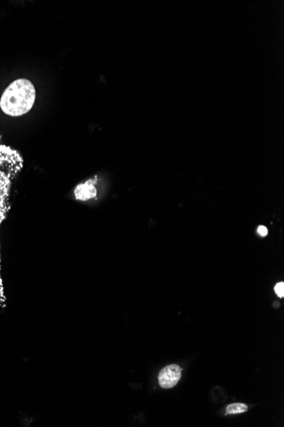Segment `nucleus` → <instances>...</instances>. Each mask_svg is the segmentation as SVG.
<instances>
[{
	"mask_svg": "<svg viewBox=\"0 0 284 427\" xmlns=\"http://www.w3.org/2000/svg\"><path fill=\"white\" fill-rule=\"evenodd\" d=\"M182 368L176 364H171L163 368L158 374V382L161 387L169 389L177 385L181 378Z\"/></svg>",
	"mask_w": 284,
	"mask_h": 427,
	"instance_id": "nucleus-2",
	"label": "nucleus"
},
{
	"mask_svg": "<svg viewBox=\"0 0 284 427\" xmlns=\"http://www.w3.org/2000/svg\"><path fill=\"white\" fill-rule=\"evenodd\" d=\"M247 410H248V406L243 403H233V404L228 405L226 407L227 414L244 413L247 412Z\"/></svg>",
	"mask_w": 284,
	"mask_h": 427,
	"instance_id": "nucleus-4",
	"label": "nucleus"
},
{
	"mask_svg": "<svg viewBox=\"0 0 284 427\" xmlns=\"http://www.w3.org/2000/svg\"><path fill=\"white\" fill-rule=\"evenodd\" d=\"M96 189L94 184V181L90 180L85 183V184H80L77 187L75 190V195L77 199L85 201L88 199H91L95 197L96 195Z\"/></svg>",
	"mask_w": 284,
	"mask_h": 427,
	"instance_id": "nucleus-3",
	"label": "nucleus"
},
{
	"mask_svg": "<svg viewBox=\"0 0 284 427\" xmlns=\"http://www.w3.org/2000/svg\"><path fill=\"white\" fill-rule=\"evenodd\" d=\"M275 293H276L277 296L280 298H283L284 296V283L283 282H278L276 284V286H275Z\"/></svg>",
	"mask_w": 284,
	"mask_h": 427,
	"instance_id": "nucleus-5",
	"label": "nucleus"
},
{
	"mask_svg": "<svg viewBox=\"0 0 284 427\" xmlns=\"http://www.w3.org/2000/svg\"><path fill=\"white\" fill-rule=\"evenodd\" d=\"M36 98L33 83L27 79L15 80L4 91L0 107L4 113L11 116H21L31 110Z\"/></svg>",
	"mask_w": 284,
	"mask_h": 427,
	"instance_id": "nucleus-1",
	"label": "nucleus"
},
{
	"mask_svg": "<svg viewBox=\"0 0 284 427\" xmlns=\"http://www.w3.org/2000/svg\"><path fill=\"white\" fill-rule=\"evenodd\" d=\"M258 233L261 236H265L268 234V230L266 229V227L263 226V225L258 227Z\"/></svg>",
	"mask_w": 284,
	"mask_h": 427,
	"instance_id": "nucleus-6",
	"label": "nucleus"
}]
</instances>
